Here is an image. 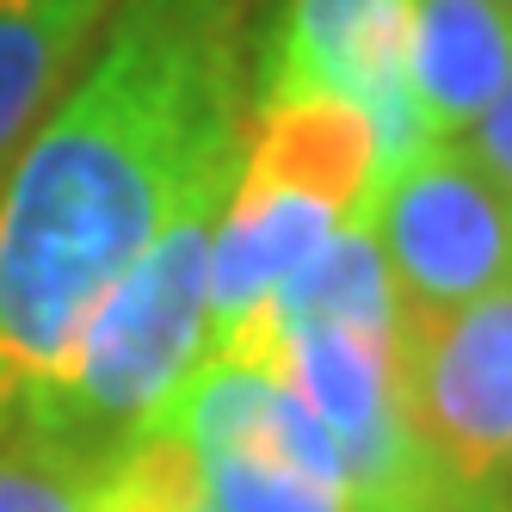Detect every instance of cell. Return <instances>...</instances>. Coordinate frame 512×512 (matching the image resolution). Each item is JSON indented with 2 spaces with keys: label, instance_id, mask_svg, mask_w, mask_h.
Masks as SVG:
<instances>
[{
  "label": "cell",
  "instance_id": "8",
  "mask_svg": "<svg viewBox=\"0 0 512 512\" xmlns=\"http://www.w3.org/2000/svg\"><path fill=\"white\" fill-rule=\"evenodd\" d=\"M512 81L506 0H414L408 105L426 142H457Z\"/></svg>",
  "mask_w": 512,
  "mask_h": 512
},
{
  "label": "cell",
  "instance_id": "7",
  "mask_svg": "<svg viewBox=\"0 0 512 512\" xmlns=\"http://www.w3.org/2000/svg\"><path fill=\"white\" fill-rule=\"evenodd\" d=\"M408 19L414 0H290L266 62V93H334L371 112L383 179L426 149L408 105Z\"/></svg>",
  "mask_w": 512,
  "mask_h": 512
},
{
  "label": "cell",
  "instance_id": "10",
  "mask_svg": "<svg viewBox=\"0 0 512 512\" xmlns=\"http://www.w3.org/2000/svg\"><path fill=\"white\" fill-rule=\"evenodd\" d=\"M105 475V463L56 445L19 414L0 420V512H93Z\"/></svg>",
  "mask_w": 512,
  "mask_h": 512
},
{
  "label": "cell",
  "instance_id": "12",
  "mask_svg": "<svg viewBox=\"0 0 512 512\" xmlns=\"http://www.w3.org/2000/svg\"><path fill=\"white\" fill-rule=\"evenodd\" d=\"M463 149L482 161V167H488V179L512 198V81H506V93L488 105V112L469 124V142H463Z\"/></svg>",
  "mask_w": 512,
  "mask_h": 512
},
{
  "label": "cell",
  "instance_id": "3",
  "mask_svg": "<svg viewBox=\"0 0 512 512\" xmlns=\"http://www.w3.org/2000/svg\"><path fill=\"white\" fill-rule=\"evenodd\" d=\"M377 192L371 112L334 93H266L210 241V334L272 309L327 241L371 216Z\"/></svg>",
  "mask_w": 512,
  "mask_h": 512
},
{
  "label": "cell",
  "instance_id": "1",
  "mask_svg": "<svg viewBox=\"0 0 512 512\" xmlns=\"http://www.w3.org/2000/svg\"><path fill=\"white\" fill-rule=\"evenodd\" d=\"M247 0H124L93 62L0 167V420L241 155Z\"/></svg>",
  "mask_w": 512,
  "mask_h": 512
},
{
  "label": "cell",
  "instance_id": "13",
  "mask_svg": "<svg viewBox=\"0 0 512 512\" xmlns=\"http://www.w3.org/2000/svg\"><path fill=\"white\" fill-rule=\"evenodd\" d=\"M506 7H512V0H506Z\"/></svg>",
  "mask_w": 512,
  "mask_h": 512
},
{
  "label": "cell",
  "instance_id": "2",
  "mask_svg": "<svg viewBox=\"0 0 512 512\" xmlns=\"http://www.w3.org/2000/svg\"><path fill=\"white\" fill-rule=\"evenodd\" d=\"M229 179L235 167L198 186L192 204L155 235V247L118 278V290L81 327L75 352L13 408L25 426L118 469V457L167 414V401L204 358L210 241H216Z\"/></svg>",
  "mask_w": 512,
  "mask_h": 512
},
{
  "label": "cell",
  "instance_id": "5",
  "mask_svg": "<svg viewBox=\"0 0 512 512\" xmlns=\"http://www.w3.org/2000/svg\"><path fill=\"white\" fill-rule=\"evenodd\" d=\"M395 414L445 488L475 494L512 469V284L463 309H395Z\"/></svg>",
  "mask_w": 512,
  "mask_h": 512
},
{
  "label": "cell",
  "instance_id": "6",
  "mask_svg": "<svg viewBox=\"0 0 512 512\" xmlns=\"http://www.w3.org/2000/svg\"><path fill=\"white\" fill-rule=\"evenodd\" d=\"M371 235L395 309L438 315L512 284V198L463 142H426L383 179Z\"/></svg>",
  "mask_w": 512,
  "mask_h": 512
},
{
  "label": "cell",
  "instance_id": "4",
  "mask_svg": "<svg viewBox=\"0 0 512 512\" xmlns=\"http://www.w3.org/2000/svg\"><path fill=\"white\" fill-rule=\"evenodd\" d=\"M155 426L186 445L198 512H346L340 451L278 364L204 352Z\"/></svg>",
  "mask_w": 512,
  "mask_h": 512
},
{
  "label": "cell",
  "instance_id": "11",
  "mask_svg": "<svg viewBox=\"0 0 512 512\" xmlns=\"http://www.w3.org/2000/svg\"><path fill=\"white\" fill-rule=\"evenodd\" d=\"M93 512H198V469L173 432H142L105 475Z\"/></svg>",
  "mask_w": 512,
  "mask_h": 512
},
{
  "label": "cell",
  "instance_id": "9",
  "mask_svg": "<svg viewBox=\"0 0 512 512\" xmlns=\"http://www.w3.org/2000/svg\"><path fill=\"white\" fill-rule=\"evenodd\" d=\"M112 0H0V167L81 68Z\"/></svg>",
  "mask_w": 512,
  "mask_h": 512
}]
</instances>
